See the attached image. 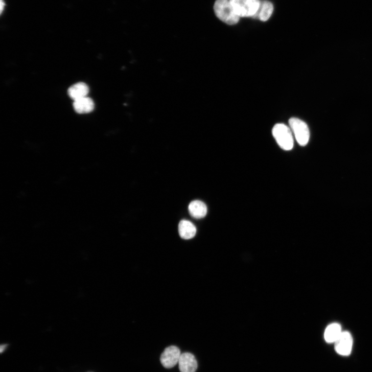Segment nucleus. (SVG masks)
Here are the masks:
<instances>
[{
    "mask_svg": "<svg viewBox=\"0 0 372 372\" xmlns=\"http://www.w3.org/2000/svg\"><path fill=\"white\" fill-rule=\"evenodd\" d=\"M273 11L272 4L269 2L264 1L260 3V8L253 17L262 21H266L270 18Z\"/></svg>",
    "mask_w": 372,
    "mask_h": 372,
    "instance_id": "13",
    "label": "nucleus"
},
{
    "mask_svg": "<svg viewBox=\"0 0 372 372\" xmlns=\"http://www.w3.org/2000/svg\"><path fill=\"white\" fill-rule=\"evenodd\" d=\"M7 347V345H2L1 347H0V352H1V353H3L4 352V351L6 350Z\"/></svg>",
    "mask_w": 372,
    "mask_h": 372,
    "instance_id": "14",
    "label": "nucleus"
},
{
    "mask_svg": "<svg viewBox=\"0 0 372 372\" xmlns=\"http://www.w3.org/2000/svg\"><path fill=\"white\" fill-rule=\"evenodd\" d=\"M73 106L74 110L78 113L85 114L89 113L94 110L95 105L91 99L86 97L74 101Z\"/></svg>",
    "mask_w": 372,
    "mask_h": 372,
    "instance_id": "10",
    "label": "nucleus"
},
{
    "mask_svg": "<svg viewBox=\"0 0 372 372\" xmlns=\"http://www.w3.org/2000/svg\"><path fill=\"white\" fill-rule=\"evenodd\" d=\"M178 364L180 372H195L198 368L195 356L189 353L181 354Z\"/></svg>",
    "mask_w": 372,
    "mask_h": 372,
    "instance_id": "7",
    "label": "nucleus"
},
{
    "mask_svg": "<svg viewBox=\"0 0 372 372\" xmlns=\"http://www.w3.org/2000/svg\"><path fill=\"white\" fill-rule=\"evenodd\" d=\"M289 125L299 145L306 146L310 138V131L307 124L299 119L293 118L289 120Z\"/></svg>",
    "mask_w": 372,
    "mask_h": 372,
    "instance_id": "4",
    "label": "nucleus"
},
{
    "mask_svg": "<svg viewBox=\"0 0 372 372\" xmlns=\"http://www.w3.org/2000/svg\"><path fill=\"white\" fill-rule=\"evenodd\" d=\"M341 325L338 323H333L326 329L324 338L328 343H335L342 333Z\"/></svg>",
    "mask_w": 372,
    "mask_h": 372,
    "instance_id": "11",
    "label": "nucleus"
},
{
    "mask_svg": "<svg viewBox=\"0 0 372 372\" xmlns=\"http://www.w3.org/2000/svg\"><path fill=\"white\" fill-rule=\"evenodd\" d=\"M230 3L239 17H253L258 12L259 0H229Z\"/></svg>",
    "mask_w": 372,
    "mask_h": 372,
    "instance_id": "3",
    "label": "nucleus"
},
{
    "mask_svg": "<svg viewBox=\"0 0 372 372\" xmlns=\"http://www.w3.org/2000/svg\"><path fill=\"white\" fill-rule=\"evenodd\" d=\"M88 92V86L83 82L76 83L68 89V95L74 101L86 97Z\"/></svg>",
    "mask_w": 372,
    "mask_h": 372,
    "instance_id": "9",
    "label": "nucleus"
},
{
    "mask_svg": "<svg viewBox=\"0 0 372 372\" xmlns=\"http://www.w3.org/2000/svg\"><path fill=\"white\" fill-rule=\"evenodd\" d=\"M214 10L217 17L226 24L235 25L240 20V17L232 7L229 0H217Z\"/></svg>",
    "mask_w": 372,
    "mask_h": 372,
    "instance_id": "1",
    "label": "nucleus"
},
{
    "mask_svg": "<svg viewBox=\"0 0 372 372\" xmlns=\"http://www.w3.org/2000/svg\"><path fill=\"white\" fill-rule=\"evenodd\" d=\"M180 356L179 349L176 346H171L165 349L161 354L160 361L165 367L172 368L178 363Z\"/></svg>",
    "mask_w": 372,
    "mask_h": 372,
    "instance_id": "5",
    "label": "nucleus"
},
{
    "mask_svg": "<svg viewBox=\"0 0 372 372\" xmlns=\"http://www.w3.org/2000/svg\"><path fill=\"white\" fill-rule=\"evenodd\" d=\"M272 133L276 143L282 149L290 151L293 148V133L288 126L277 124L273 127Z\"/></svg>",
    "mask_w": 372,
    "mask_h": 372,
    "instance_id": "2",
    "label": "nucleus"
},
{
    "mask_svg": "<svg viewBox=\"0 0 372 372\" xmlns=\"http://www.w3.org/2000/svg\"><path fill=\"white\" fill-rule=\"evenodd\" d=\"M189 210L191 215L196 219L205 217L207 213L205 204L199 200L192 202L189 206Z\"/></svg>",
    "mask_w": 372,
    "mask_h": 372,
    "instance_id": "12",
    "label": "nucleus"
},
{
    "mask_svg": "<svg viewBox=\"0 0 372 372\" xmlns=\"http://www.w3.org/2000/svg\"><path fill=\"white\" fill-rule=\"evenodd\" d=\"M178 231L181 238L183 240H191L194 238L197 232L195 225L190 221L181 220L178 225Z\"/></svg>",
    "mask_w": 372,
    "mask_h": 372,
    "instance_id": "8",
    "label": "nucleus"
},
{
    "mask_svg": "<svg viewBox=\"0 0 372 372\" xmlns=\"http://www.w3.org/2000/svg\"><path fill=\"white\" fill-rule=\"evenodd\" d=\"M335 343V350L340 355L348 356L351 353L353 340L351 334L348 332H343Z\"/></svg>",
    "mask_w": 372,
    "mask_h": 372,
    "instance_id": "6",
    "label": "nucleus"
}]
</instances>
